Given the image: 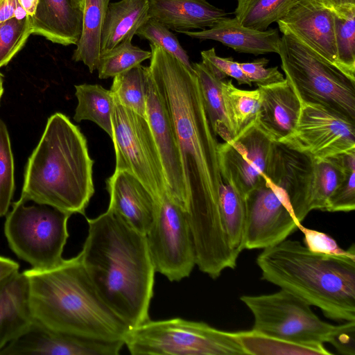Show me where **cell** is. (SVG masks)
<instances>
[{"mask_svg":"<svg viewBox=\"0 0 355 355\" xmlns=\"http://www.w3.org/2000/svg\"><path fill=\"white\" fill-rule=\"evenodd\" d=\"M295 0H236L234 10L236 20L243 26L266 31L283 18Z\"/></svg>","mask_w":355,"mask_h":355,"instance_id":"4dcf8cb0","label":"cell"},{"mask_svg":"<svg viewBox=\"0 0 355 355\" xmlns=\"http://www.w3.org/2000/svg\"><path fill=\"white\" fill-rule=\"evenodd\" d=\"M332 12L338 67L355 80V8Z\"/></svg>","mask_w":355,"mask_h":355,"instance_id":"e575fe53","label":"cell"},{"mask_svg":"<svg viewBox=\"0 0 355 355\" xmlns=\"http://www.w3.org/2000/svg\"><path fill=\"white\" fill-rule=\"evenodd\" d=\"M149 72L166 103L177 139L186 189V213L194 244L212 248L226 240L219 207L223 182L218 143L209 122L193 69L150 44Z\"/></svg>","mask_w":355,"mask_h":355,"instance_id":"6da1fadb","label":"cell"},{"mask_svg":"<svg viewBox=\"0 0 355 355\" xmlns=\"http://www.w3.org/2000/svg\"><path fill=\"white\" fill-rule=\"evenodd\" d=\"M148 67L139 64L114 77L110 88L114 98L123 106L146 118V86Z\"/></svg>","mask_w":355,"mask_h":355,"instance_id":"d6a6232c","label":"cell"},{"mask_svg":"<svg viewBox=\"0 0 355 355\" xmlns=\"http://www.w3.org/2000/svg\"><path fill=\"white\" fill-rule=\"evenodd\" d=\"M93 165L80 128L54 113L28 159L19 199L84 215L94 193Z\"/></svg>","mask_w":355,"mask_h":355,"instance_id":"5b68a950","label":"cell"},{"mask_svg":"<svg viewBox=\"0 0 355 355\" xmlns=\"http://www.w3.org/2000/svg\"><path fill=\"white\" fill-rule=\"evenodd\" d=\"M181 33L193 39L215 40L236 52L256 55L278 53L281 42L277 29L257 31L242 26L235 17H227L209 28Z\"/></svg>","mask_w":355,"mask_h":355,"instance_id":"7402d4cb","label":"cell"},{"mask_svg":"<svg viewBox=\"0 0 355 355\" xmlns=\"http://www.w3.org/2000/svg\"><path fill=\"white\" fill-rule=\"evenodd\" d=\"M123 345L122 341L98 340L55 331L35 320L0 355H117Z\"/></svg>","mask_w":355,"mask_h":355,"instance_id":"9a60e30c","label":"cell"},{"mask_svg":"<svg viewBox=\"0 0 355 355\" xmlns=\"http://www.w3.org/2000/svg\"><path fill=\"white\" fill-rule=\"evenodd\" d=\"M75 89L78 105L73 119L76 122L93 121L112 137L114 101L110 90L98 84L76 85Z\"/></svg>","mask_w":355,"mask_h":355,"instance_id":"83f0119b","label":"cell"},{"mask_svg":"<svg viewBox=\"0 0 355 355\" xmlns=\"http://www.w3.org/2000/svg\"><path fill=\"white\" fill-rule=\"evenodd\" d=\"M110 3V0H85L82 33L72 60L83 62L90 73L96 69L99 61L101 33Z\"/></svg>","mask_w":355,"mask_h":355,"instance_id":"d4e9b609","label":"cell"},{"mask_svg":"<svg viewBox=\"0 0 355 355\" xmlns=\"http://www.w3.org/2000/svg\"><path fill=\"white\" fill-rule=\"evenodd\" d=\"M304 234V242L310 250L325 254H343L346 250L340 248L336 241L328 234L317 230L299 226Z\"/></svg>","mask_w":355,"mask_h":355,"instance_id":"b9f144b4","label":"cell"},{"mask_svg":"<svg viewBox=\"0 0 355 355\" xmlns=\"http://www.w3.org/2000/svg\"><path fill=\"white\" fill-rule=\"evenodd\" d=\"M14 159L9 133L0 118V217L8 214L15 191Z\"/></svg>","mask_w":355,"mask_h":355,"instance_id":"d590c367","label":"cell"},{"mask_svg":"<svg viewBox=\"0 0 355 355\" xmlns=\"http://www.w3.org/2000/svg\"><path fill=\"white\" fill-rule=\"evenodd\" d=\"M314 158L355 150V121L324 107L301 103L292 133L280 141Z\"/></svg>","mask_w":355,"mask_h":355,"instance_id":"7c38bea8","label":"cell"},{"mask_svg":"<svg viewBox=\"0 0 355 355\" xmlns=\"http://www.w3.org/2000/svg\"><path fill=\"white\" fill-rule=\"evenodd\" d=\"M240 300L253 315L252 329L281 338L306 344L329 343L340 328L322 320L309 304L284 289L243 295Z\"/></svg>","mask_w":355,"mask_h":355,"instance_id":"9c48e42d","label":"cell"},{"mask_svg":"<svg viewBox=\"0 0 355 355\" xmlns=\"http://www.w3.org/2000/svg\"><path fill=\"white\" fill-rule=\"evenodd\" d=\"M124 345L132 355H243L235 332L182 318L148 320L132 328Z\"/></svg>","mask_w":355,"mask_h":355,"instance_id":"52a82bcc","label":"cell"},{"mask_svg":"<svg viewBox=\"0 0 355 355\" xmlns=\"http://www.w3.org/2000/svg\"><path fill=\"white\" fill-rule=\"evenodd\" d=\"M0 75H1V73H0Z\"/></svg>","mask_w":355,"mask_h":355,"instance_id":"f907efd6","label":"cell"},{"mask_svg":"<svg viewBox=\"0 0 355 355\" xmlns=\"http://www.w3.org/2000/svg\"><path fill=\"white\" fill-rule=\"evenodd\" d=\"M245 354L250 355H330L324 344L297 343L254 329L235 332Z\"/></svg>","mask_w":355,"mask_h":355,"instance_id":"484cf974","label":"cell"},{"mask_svg":"<svg viewBox=\"0 0 355 355\" xmlns=\"http://www.w3.org/2000/svg\"><path fill=\"white\" fill-rule=\"evenodd\" d=\"M146 96V119L159 153L166 193L186 211V189L177 139L166 103L149 70Z\"/></svg>","mask_w":355,"mask_h":355,"instance_id":"5bb4252c","label":"cell"},{"mask_svg":"<svg viewBox=\"0 0 355 355\" xmlns=\"http://www.w3.org/2000/svg\"><path fill=\"white\" fill-rule=\"evenodd\" d=\"M150 51H146L133 45L132 39L125 40L100 55L96 68L98 78H114L141 64L143 61L150 59Z\"/></svg>","mask_w":355,"mask_h":355,"instance_id":"836d02e7","label":"cell"},{"mask_svg":"<svg viewBox=\"0 0 355 355\" xmlns=\"http://www.w3.org/2000/svg\"><path fill=\"white\" fill-rule=\"evenodd\" d=\"M197 76L205 110L215 136L230 141L234 135L226 116L221 92V84L225 80L216 76L202 62L192 63Z\"/></svg>","mask_w":355,"mask_h":355,"instance_id":"4316f807","label":"cell"},{"mask_svg":"<svg viewBox=\"0 0 355 355\" xmlns=\"http://www.w3.org/2000/svg\"><path fill=\"white\" fill-rule=\"evenodd\" d=\"M200 54L202 62L218 78L225 80L227 76H230L236 79L239 85L252 87V83L243 71L240 63L232 58L219 57L214 48L202 51Z\"/></svg>","mask_w":355,"mask_h":355,"instance_id":"f35d334b","label":"cell"},{"mask_svg":"<svg viewBox=\"0 0 355 355\" xmlns=\"http://www.w3.org/2000/svg\"><path fill=\"white\" fill-rule=\"evenodd\" d=\"M331 11H342L355 8V0H320Z\"/></svg>","mask_w":355,"mask_h":355,"instance_id":"f6af8a7d","label":"cell"},{"mask_svg":"<svg viewBox=\"0 0 355 355\" xmlns=\"http://www.w3.org/2000/svg\"><path fill=\"white\" fill-rule=\"evenodd\" d=\"M34 319L60 332L107 342H124L132 329L103 301L80 254L51 268L24 271Z\"/></svg>","mask_w":355,"mask_h":355,"instance_id":"3957f363","label":"cell"},{"mask_svg":"<svg viewBox=\"0 0 355 355\" xmlns=\"http://www.w3.org/2000/svg\"><path fill=\"white\" fill-rule=\"evenodd\" d=\"M19 263L12 259L0 256V281L10 275L11 273L19 270Z\"/></svg>","mask_w":355,"mask_h":355,"instance_id":"bcb514c9","label":"cell"},{"mask_svg":"<svg viewBox=\"0 0 355 355\" xmlns=\"http://www.w3.org/2000/svg\"><path fill=\"white\" fill-rule=\"evenodd\" d=\"M3 93V76L1 74V75H0V101H1Z\"/></svg>","mask_w":355,"mask_h":355,"instance_id":"681fc988","label":"cell"},{"mask_svg":"<svg viewBox=\"0 0 355 355\" xmlns=\"http://www.w3.org/2000/svg\"><path fill=\"white\" fill-rule=\"evenodd\" d=\"M112 139L116 171L137 178L157 201L166 191L162 162L146 118L121 105L114 98Z\"/></svg>","mask_w":355,"mask_h":355,"instance_id":"30bf717a","label":"cell"},{"mask_svg":"<svg viewBox=\"0 0 355 355\" xmlns=\"http://www.w3.org/2000/svg\"><path fill=\"white\" fill-rule=\"evenodd\" d=\"M219 207L228 241L234 249L241 252L243 250L246 218L245 198L230 185L222 182Z\"/></svg>","mask_w":355,"mask_h":355,"instance_id":"1f68e13d","label":"cell"},{"mask_svg":"<svg viewBox=\"0 0 355 355\" xmlns=\"http://www.w3.org/2000/svg\"><path fill=\"white\" fill-rule=\"evenodd\" d=\"M19 200L7 214L4 233L12 252L32 268L48 269L64 259L70 214L46 205Z\"/></svg>","mask_w":355,"mask_h":355,"instance_id":"ba28073f","label":"cell"},{"mask_svg":"<svg viewBox=\"0 0 355 355\" xmlns=\"http://www.w3.org/2000/svg\"><path fill=\"white\" fill-rule=\"evenodd\" d=\"M149 0H120L110 3L101 37V54L122 41L132 39L150 18Z\"/></svg>","mask_w":355,"mask_h":355,"instance_id":"cb8c5ba5","label":"cell"},{"mask_svg":"<svg viewBox=\"0 0 355 355\" xmlns=\"http://www.w3.org/2000/svg\"><path fill=\"white\" fill-rule=\"evenodd\" d=\"M28 17L17 0H0V23L12 17L22 19Z\"/></svg>","mask_w":355,"mask_h":355,"instance_id":"ee69618b","label":"cell"},{"mask_svg":"<svg viewBox=\"0 0 355 355\" xmlns=\"http://www.w3.org/2000/svg\"><path fill=\"white\" fill-rule=\"evenodd\" d=\"M349 173L340 164L335 155L314 158L310 196L311 211H325L329 198Z\"/></svg>","mask_w":355,"mask_h":355,"instance_id":"f546056e","label":"cell"},{"mask_svg":"<svg viewBox=\"0 0 355 355\" xmlns=\"http://www.w3.org/2000/svg\"><path fill=\"white\" fill-rule=\"evenodd\" d=\"M110 194L107 209L119 216L130 227L146 235L154 219L155 201L150 193L134 175L116 171L106 180Z\"/></svg>","mask_w":355,"mask_h":355,"instance_id":"ac0fdd59","label":"cell"},{"mask_svg":"<svg viewBox=\"0 0 355 355\" xmlns=\"http://www.w3.org/2000/svg\"><path fill=\"white\" fill-rule=\"evenodd\" d=\"M74 6L83 12L85 0H71Z\"/></svg>","mask_w":355,"mask_h":355,"instance_id":"c3c4849f","label":"cell"},{"mask_svg":"<svg viewBox=\"0 0 355 355\" xmlns=\"http://www.w3.org/2000/svg\"><path fill=\"white\" fill-rule=\"evenodd\" d=\"M17 1L30 17L34 15L37 0H17Z\"/></svg>","mask_w":355,"mask_h":355,"instance_id":"7dc6e473","label":"cell"},{"mask_svg":"<svg viewBox=\"0 0 355 355\" xmlns=\"http://www.w3.org/2000/svg\"><path fill=\"white\" fill-rule=\"evenodd\" d=\"M245 202L243 249L273 246L286 239L302 224L295 218L286 192L264 174L246 195Z\"/></svg>","mask_w":355,"mask_h":355,"instance_id":"8fae6325","label":"cell"},{"mask_svg":"<svg viewBox=\"0 0 355 355\" xmlns=\"http://www.w3.org/2000/svg\"><path fill=\"white\" fill-rule=\"evenodd\" d=\"M258 87L261 103L254 123L272 141L280 142L295 129L301 101L286 78L279 83Z\"/></svg>","mask_w":355,"mask_h":355,"instance_id":"d6986e66","label":"cell"},{"mask_svg":"<svg viewBox=\"0 0 355 355\" xmlns=\"http://www.w3.org/2000/svg\"><path fill=\"white\" fill-rule=\"evenodd\" d=\"M149 16L181 33L210 28L227 13L206 0H149Z\"/></svg>","mask_w":355,"mask_h":355,"instance_id":"603a6c76","label":"cell"},{"mask_svg":"<svg viewBox=\"0 0 355 355\" xmlns=\"http://www.w3.org/2000/svg\"><path fill=\"white\" fill-rule=\"evenodd\" d=\"M140 38L147 40L150 44L162 48L177 58L188 68L193 69L187 51L182 48L177 37L165 26L153 18L141 26L136 33Z\"/></svg>","mask_w":355,"mask_h":355,"instance_id":"74e56055","label":"cell"},{"mask_svg":"<svg viewBox=\"0 0 355 355\" xmlns=\"http://www.w3.org/2000/svg\"><path fill=\"white\" fill-rule=\"evenodd\" d=\"M355 209V171L336 189L329 198L325 211L330 212L354 211Z\"/></svg>","mask_w":355,"mask_h":355,"instance_id":"60d3db41","label":"cell"},{"mask_svg":"<svg viewBox=\"0 0 355 355\" xmlns=\"http://www.w3.org/2000/svg\"><path fill=\"white\" fill-rule=\"evenodd\" d=\"M87 221L79 254L94 288L131 328L147 322L156 270L146 236L109 209Z\"/></svg>","mask_w":355,"mask_h":355,"instance_id":"7a4b0ae2","label":"cell"},{"mask_svg":"<svg viewBox=\"0 0 355 355\" xmlns=\"http://www.w3.org/2000/svg\"><path fill=\"white\" fill-rule=\"evenodd\" d=\"M256 263L261 279L318 307L329 319L355 321V247L343 254L310 250L285 239L263 249Z\"/></svg>","mask_w":355,"mask_h":355,"instance_id":"277c9868","label":"cell"},{"mask_svg":"<svg viewBox=\"0 0 355 355\" xmlns=\"http://www.w3.org/2000/svg\"><path fill=\"white\" fill-rule=\"evenodd\" d=\"M31 32V17H12L0 23V68L21 50Z\"/></svg>","mask_w":355,"mask_h":355,"instance_id":"8d00e7d4","label":"cell"},{"mask_svg":"<svg viewBox=\"0 0 355 355\" xmlns=\"http://www.w3.org/2000/svg\"><path fill=\"white\" fill-rule=\"evenodd\" d=\"M248 78L258 87L268 86L285 80L277 67H266L268 63L266 58H259L250 62H239Z\"/></svg>","mask_w":355,"mask_h":355,"instance_id":"ab89813d","label":"cell"},{"mask_svg":"<svg viewBox=\"0 0 355 355\" xmlns=\"http://www.w3.org/2000/svg\"><path fill=\"white\" fill-rule=\"evenodd\" d=\"M34 320L28 279L17 270L0 281V351Z\"/></svg>","mask_w":355,"mask_h":355,"instance_id":"ffe728a7","label":"cell"},{"mask_svg":"<svg viewBox=\"0 0 355 355\" xmlns=\"http://www.w3.org/2000/svg\"><path fill=\"white\" fill-rule=\"evenodd\" d=\"M282 33V69L301 103L324 107L355 121V80L293 34Z\"/></svg>","mask_w":355,"mask_h":355,"instance_id":"8992f818","label":"cell"},{"mask_svg":"<svg viewBox=\"0 0 355 355\" xmlns=\"http://www.w3.org/2000/svg\"><path fill=\"white\" fill-rule=\"evenodd\" d=\"M82 26L83 12L71 0H37L31 17V34L64 46L78 44Z\"/></svg>","mask_w":355,"mask_h":355,"instance_id":"44dd1931","label":"cell"},{"mask_svg":"<svg viewBox=\"0 0 355 355\" xmlns=\"http://www.w3.org/2000/svg\"><path fill=\"white\" fill-rule=\"evenodd\" d=\"M274 142L253 122L231 141L218 143L223 182L245 198L265 173Z\"/></svg>","mask_w":355,"mask_h":355,"instance_id":"4fadbf2b","label":"cell"},{"mask_svg":"<svg viewBox=\"0 0 355 355\" xmlns=\"http://www.w3.org/2000/svg\"><path fill=\"white\" fill-rule=\"evenodd\" d=\"M329 343L342 354L355 355V321L340 324L339 329Z\"/></svg>","mask_w":355,"mask_h":355,"instance_id":"7bdbcfd3","label":"cell"},{"mask_svg":"<svg viewBox=\"0 0 355 355\" xmlns=\"http://www.w3.org/2000/svg\"><path fill=\"white\" fill-rule=\"evenodd\" d=\"M277 24L281 32L293 34L339 69L334 14L320 0H295Z\"/></svg>","mask_w":355,"mask_h":355,"instance_id":"e0dca14e","label":"cell"},{"mask_svg":"<svg viewBox=\"0 0 355 355\" xmlns=\"http://www.w3.org/2000/svg\"><path fill=\"white\" fill-rule=\"evenodd\" d=\"M314 157L274 142L264 175L287 193L294 215L302 223L310 209Z\"/></svg>","mask_w":355,"mask_h":355,"instance_id":"2e32d148","label":"cell"},{"mask_svg":"<svg viewBox=\"0 0 355 355\" xmlns=\"http://www.w3.org/2000/svg\"><path fill=\"white\" fill-rule=\"evenodd\" d=\"M221 92L227 118L234 137L254 122L261 103L259 88L243 90L236 87L232 80H223Z\"/></svg>","mask_w":355,"mask_h":355,"instance_id":"f1b7e54d","label":"cell"}]
</instances>
